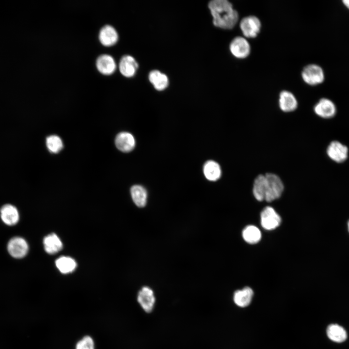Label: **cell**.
I'll list each match as a JSON object with an SVG mask.
<instances>
[{
	"label": "cell",
	"mask_w": 349,
	"mask_h": 349,
	"mask_svg": "<svg viewBox=\"0 0 349 349\" xmlns=\"http://www.w3.org/2000/svg\"><path fill=\"white\" fill-rule=\"evenodd\" d=\"M208 8L213 17V23L217 27L230 30L238 22V12L227 0H211L208 3Z\"/></svg>",
	"instance_id": "cell-1"
},
{
	"label": "cell",
	"mask_w": 349,
	"mask_h": 349,
	"mask_svg": "<svg viewBox=\"0 0 349 349\" xmlns=\"http://www.w3.org/2000/svg\"><path fill=\"white\" fill-rule=\"evenodd\" d=\"M267 188L265 200L270 202L279 198L284 190L283 182L280 177L273 173L265 174Z\"/></svg>",
	"instance_id": "cell-2"
},
{
	"label": "cell",
	"mask_w": 349,
	"mask_h": 349,
	"mask_svg": "<svg viewBox=\"0 0 349 349\" xmlns=\"http://www.w3.org/2000/svg\"><path fill=\"white\" fill-rule=\"evenodd\" d=\"M301 78L308 85H317L324 80L325 75L323 70L316 64H309L306 65L301 72Z\"/></svg>",
	"instance_id": "cell-3"
},
{
	"label": "cell",
	"mask_w": 349,
	"mask_h": 349,
	"mask_svg": "<svg viewBox=\"0 0 349 349\" xmlns=\"http://www.w3.org/2000/svg\"><path fill=\"white\" fill-rule=\"evenodd\" d=\"M239 27L245 38H254L260 32L261 23L257 16H248L241 19Z\"/></svg>",
	"instance_id": "cell-4"
},
{
	"label": "cell",
	"mask_w": 349,
	"mask_h": 349,
	"mask_svg": "<svg viewBox=\"0 0 349 349\" xmlns=\"http://www.w3.org/2000/svg\"><path fill=\"white\" fill-rule=\"evenodd\" d=\"M29 245L22 237H14L8 241L7 249L9 254L16 259L24 257L29 251Z\"/></svg>",
	"instance_id": "cell-5"
},
{
	"label": "cell",
	"mask_w": 349,
	"mask_h": 349,
	"mask_svg": "<svg viewBox=\"0 0 349 349\" xmlns=\"http://www.w3.org/2000/svg\"><path fill=\"white\" fill-rule=\"evenodd\" d=\"M231 54L238 59H245L250 54L251 46L246 38L238 36L234 38L229 45Z\"/></svg>",
	"instance_id": "cell-6"
},
{
	"label": "cell",
	"mask_w": 349,
	"mask_h": 349,
	"mask_svg": "<svg viewBox=\"0 0 349 349\" xmlns=\"http://www.w3.org/2000/svg\"><path fill=\"white\" fill-rule=\"evenodd\" d=\"M261 224L263 228L271 230L278 227L281 222L280 216L271 206H266L261 213Z\"/></svg>",
	"instance_id": "cell-7"
},
{
	"label": "cell",
	"mask_w": 349,
	"mask_h": 349,
	"mask_svg": "<svg viewBox=\"0 0 349 349\" xmlns=\"http://www.w3.org/2000/svg\"><path fill=\"white\" fill-rule=\"evenodd\" d=\"M137 301L143 310L151 313L155 307L156 298L153 290L148 286H143L137 295Z\"/></svg>",
	"instance_id": "cell-8"
},
{
	"label": "cell",
	"mask_w": 349,
	"mask_h": 349,
	"mask_svg": "<svg viewBox=\"0 0 349 349\" xmlns=\"http://www.w3.org/2000/svg\"><path fill=\"white\" fill-rule=\"evenodd\" d=\"M328 157L337 163L345 161L348 156V148L345 145L337 141H332L327 148Z\"/></svg>",
	"instance_id": "cell-9"
},
{
	"label": "cell",
	"mask_w": 349,
	"mask_h": 349,
	"mask_svg": "<svg viewBox=\"0 0 349 349\" xmlns=\"http://www.w3.org/2000/svg\"><path fill=\"white\" fill-rule=\"evenodd\" d=\"M314 110L317 115L326 119L333 117L336 112L334 103L326 98H321L315 105Z\"/></svg>",
	"instance_id": "cell-10"
},
{
	"label": "cell",
	"mask_w": 349,
	"mask_h": 349,
	"mask_svg": "<svg viewBox=\"0 0 349 349\" xmlns=\"http://www.w3.org/2000/svg\"><path fill=\"white\" fill-rule=\"evenodd\" d=\"M0 216L2 222L8 226L16 224L19 221V211L16 206L11 204L3 205L0 209Z\"/></svg>",
	"instance_id": "cell-11"
},
{
	"label": "cell",
	"mask_w": 349,
	"mask_h": 349,
	"mask_svg": "<svg viewBox=\"0 0 349 349\" xmlns=\"http://www.w3.org/2000/svg\"><path fill=\"white\" fill-rule=\"evenodd\" d=\"M279 106L283 111L290 112L297 108L298 101L291 92L283 90L279 94Z\"/></svg>",
	"instance_id": "cell-12"
},
{
	"label": "cell",
	"mask_w": 349,
	"mask_h": 349,
	"mask_svg": "<svg viewBox=\"0 0 349 349\" xmlns=\"http://www.w3.org/2000/svg\"><path fill=\"white\" fill-rule=\"evenodd\" d=\"M96 66L98 71L105 75L112 74L116 68L113 58L109 54L100 55L96 60Z\"/></svg>",
	"instance_id": "cell-13"
},
{
	"label": "cell",
	"mask_w": 349,
	"mask_h": 349,
	"mask_svg": "<svg viewBox=\"0 0 349 349\" xmlns=\"http://www.w3.org/2000/svg\"><path fill=\"white\" fill-rule=\"evenodd\" d=\"M138 68L137 62L130 55H126L123 56L119 62V71L126 77L131 78L134 76Z\"/></svg>",
	"instance_id": "cell-14"
},
{
	"label": "cell",
	"mask_w": 349,
	"mask_h": 349,
	"mask_svg": "<svg viewBox=\"0 0 349 349\" xmlns=\"http://www.w3.org/2000/svg\"><path fill=\"white\" fill-rule=\"evenodd\" d=\"M98 38L102 45L111 47L117 43L118 40V34L112 26L106 25L101 29Z\"/></svg>",
	"instance_id": "cell-15"
},
{
	"label": "cell",
	"mask_w": 349,
	"mask_h": 349,
	"mask_svg": "<svg viewBox=\"0 0 349 349\" xmlns=\"http://www.w3.org/2000/svg\"><path fill=\"white\" fill-rule=\"evenodd\" d=\"M116 147L123 152L132 151L135 146V140L133 136L127 132L119 133L115 139Z\"/></svg>",
	"instance_id": "cell-16"
},
{
	"label": "cell",
	"mask_w": 349,
	"mask_h": 349,
	"mask_svg": "<svg viewBox=\"0 0 349 349\" xmlns=\"http://www.w3.org/2000/svg\"><path fill=\"white\" fill-rule=\"evenodd\" d=\"M43 245L45 251L50 254L58 253L63 248L61 239L54 233L49 234L44 238Z\"/></svg>",
	"instance_id": "cell-17"
},
{
	"label": "cell",
	"mask_w": 349,
	"mask_h": 349,
	"mask_svg": "<svg viewBox=\"0 0 349 349\" xmlns=\"http://www.w3.org/2000/svg\"><path fill=\"white\" fill-rule=\"evenodd\" d=\"M254 292L249 287H245L241 290L235 291L234 294L233 300L234 302L238 306L244 307L248 306L251 303Z\"/></svg>",
	"instance_id": "cell-18"
},
{
	"label": "cell",
	"mask_w": 349,
	"mask_h": 349,
	"mask_svg": "<svg viewBox=\"0 0 349 349\" xmlns=\"http://www.w3.org/2000/svg\"><path fill=\"white\" fill-rule=\"evenodd\" d=\"M267 188V180L265 174H259L254 179L253 193L254 198L258 201L265 200Z\"/></svg>",
	"instance_id": "cell-19"
},
{
	"label": "cell",
	"mask_w": 349,
	"mask_h": 349,
	"mask_svg": "<svg viewBox=\"0 0 349 349\" xmlns=\"http://www.w3.org/2000/svg\"><path fill=\"white\" fill-rule=\"evenodd\" d=\"M328 338L333 342L342 343L347 338V333L345 329L337 324L329 325L326 330Z\"/></svg>",
	"instance_id": "cell-20"
},
{
	"label": "cell",
	"mask_w": 349,
	"mask_h": 349,
	"mask_svg": "<svg viewBox=\"0 0 349 349\" xmlns=\"http://www.w3.org/2000/svg\"><path fill=\"white\" fill-rule=\"evenodd\" d=\"M203 172L206 178L211 181L218 180L222 175L220 165L214 160H208L205 163Z\"/></svg>",
	"instance_id": "cell-21"
},
{
	"label": "cell",
	"mask_w": 349,
	"mask_h": 349,
	"mask_svg": "<svg viewBox=\"0 0 349 349\" xmlns=\"http://www.w3.org/2000/svg\"><path fill=\"white\" fill-rule=\"evenodd\" d=\"M148 79L154 88L158 91L165 89L168 85L167 76L159 70L151 71L149 74Z\"/></svg>",
	"instance_id": "cell-22"
},
{
	"label": "cell",
	"mask_w": 349,
	"mask_h": 349,
	"mask_svg": "<svg viewBox=\"0 0 349 349\" xmlns=\"http://www.w3.org/2000/svg\"><path fill=\"white\" fill-rule=\"evenodd\" d=\"M130 193L132 199L136 206L143 207L146 205L147 192L144 187L141 185H134L130 189Z\"/></svg>",
	"instance_id": "cell-23"
},
{
	"label": "cell",
	"mask_w": 349,
	"mask_h": 349,
	"mask_svg": "<svg viewBox=\"0 0 349 349\" xmlns=\"http://www.w3.org/2000/svg\"><path fill=\"white\" fill-rule=\"evenodd\" d=\"M55 264L59 271L63 274L72 272L77 267L75 260L69 256H61L55 261Z\"/></svg>",
	"instance_id": "cell-24"
},
{
	"label": "cell",
	"mask_w": 349,
	"mask_h": 349,
	"mask_svg": "<svg viewBox=\"0 0 349 349\" xmlns=\"http://www.w3.org/2000/svg\"><path fill=\"white\" fill-rule=\"evenodd\" d=\"M242 237L245 241L253 244L259 241L261 238V234L259 229L256 226L249 225L243 230Z\"/></svg>",
	"instance_id": "cell-25"
},
{
	"label": "cell",
	"mask_w": 349,
	"mask_h": 349,
	"mask_svg": "<svg viewBox=\"0 0 349 349\" xmlns=\"http://www.w3.org/2000/svg\"><path fill=\"white\" fill-rule=\"evenodd\" d=\"M46 145L49 151L53 153H58L63 147L61 139L55 135H50L47 138Z\"/></svg>",
	"instance_id": "cell-26"
},
{
	"label": "cell",
	"mask_w": 349,
	"mask_h": 349,
	"mask_svg": "<svg viewBox=\"0 0 349 349\" xmlns=\"http://www.w3.org/2000/svg\"><path fill=\"white\" fill-rule=\"evenodd\" d=\"M76 349H95L93 339L89 336L83 337L77 343Z\"/></svg>",
	"instance_id": "cell-27"
},
{
	"label": "cell",
	"mask_w": 349,
	"mask_h": 349,
	"mask_svg": "<svg viewBox=\"0 0 349 349\" xmlns=\"http://www.w3.org/2000/svg\"><path fill=\"white\" fill-rule=\"evenodd\" d=\"M342 2L345 6L349 10V0H343Z\"/></svg>",
	"instance_id": "cell-28"
},
{
	"label": "cell",
	"mask_w": 349,
	"mask_h": 349,
	"mask_svg": "<svg viewBox=\"0 0 349 349\" xmlns=\"http://www.w3.org/2000/svg\"><path fill=\"white\" fill-rule=\"evenodd\" d=\"M347 225H348V231H349V221L348 222V224H347Z\"/></svg>",
	"instance_id": "cell-29"
}]
</instances>
